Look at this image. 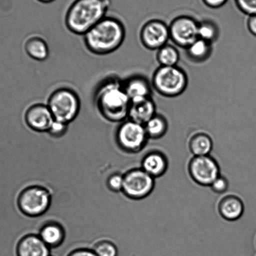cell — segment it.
I'll return each instance as SVG.
<instances>
[{
    "mask_svg": "<svg viewBox=\"0 0 256 256\" xmlns=\"http://www.w3.org/2000/svg\"><path fill=\"white\" fill-rule=\"evenodd\" d=\"M95 101L99 113L106 120L123 122L128 118L131 101L124 90L123 82L116 76H108L99 84Z\"/></svg>",
    "mask_w": 256,
    "mask_h": 256,
    "instance_id": "1",
    "label": "cell"
},
{
    "mask_svg": "<svg viewBox=\"0 0 256 256\" xmlns=\"http://www.w3.org/2000/svg\"><path fill=\"white\" fill-rule=\"evenodd\" d=\"M125 37L126 29L122 22L106 16L84 34V42L92 53L104 56L116 50Z\"/></svg>",
    "mask_w": 256,
    "mask_h": 256,
    "instance_id": "2",
    "label": "cell"
},
{
    "mask_svg": "<svg viewBox=\"0 0 256 256\" xmlns=\"http://www.w3.org/2000/svg\"><path fill=\"white\" fill-rule=\"evenodd\" d=\"M110 6V0H74L66 14V26L72 33L84 36L106 17Z\"/></svg>",
    "mask_w": 256,
    "mask_h": 256,
    "instance_id": "3",
    "label": "cell"
},
{
    "mask_svg": "<svg viewBox=\"0 0 256 256\" xmlns=\"http://www.w3.org/2000/svg\"><path fill=\"white\" fill-rule=\"evenodd\" d=\"M152 84L160 95L176 98L187 88L188 77L186 72L178 66H160L154 72Z\"/></svg>",
    "mask_w": 256,
    "mask_h": 256,
    "instance_id": "4",
    "label": "cell"
},
{
    "mask_svg": "<svg viewBox=\"0 0 256 256\" xmlns=\"http://www.w3.org/2000/svg\"><path fill=\"white\" fill-rule=\"evenodd\" d=\"M48 106L54 120L70 124L76 120L80 110V100L72 89H57L49 96Z\"/></svg>",
    "mask_w": 256,
    "mask_h": 256,
    "instance_id": "5",
    "label": "cell"
},
{
    "mask_svg": "<svg viewBox=\"0 0 256 256\" xmlns=\"http://www.w3.org/2000/svg\"><path fill=\"white\" fill-rule=\"evenodd\" d=\"M116 139L123 150L136 155L144 150L149 138L144 126L128 119L116 128Z\"/></svg>",
    "mask_w": 256,
    "mask_h": 256,
    "instance_id": "6",
    "label": "cell"
},
{
    "mask_svg": "<svg viewBox=\"0 0 256 256\" xmlns=\"http://www.w3.org/2000/svg\"><path fill=\"white\" fill-rule=\"evenodd\" d=\"M56 193L41 186H32L21 193L18 198L19 208L26 215L38 217L50 208L54 195Z\"/></svg>",
    "mask_w": 256,
    "mask_h": 256,
    "instance_id": "7",
    "label": "cell"
},
{
    "mask_svg": "<svg viewBox=\"0 0 256 256\" xmlns=\"http://www.w3.org/2000/svg\"><path fill=\"white\" fill-rule=\"evenodd\" d=\"M155 184V178L136 166L124 174L122 192L132 200H142L153 192Z\"/></svg>",
    "mask_w": 256,
    "mask_h": 256,
    "instance_id": "8",
    "label": "cell"
},
{
    "mask_svg": "<svg viewBox=\"0 0 256 256\" xmlns=\"http://www.w3.org/2000/svg\"><path fill=\"white\" fill-rule=\"evenodd\" d=\"M190 177L198 185L210 186L220 175V166L212 156H194L188 163Z\"/></svg>",
    "mask_w": 256,
    "mask_h": 256,
    "instance_id": "9",
    "label": "cell"
},
{
    "mask_svg": "<svg viewBox=\"0 0 256 256\" xmlns=\"http://www.w3.org/2000/svg\"><path fill=\"white\" fill-rule=\"evenodd\" d=\"M169 27L170 38L177 46L187 48L198 38V23L192 17L180 16L173 20Z\"/></svg>",
    "mask_w": 256,
    "mask_h": 256,
    "instance_id": "10",
    "label": "cell"
},
{
    "mask_svg": "<svg viewBox=\"0 0 256 256\" xmlns=\"http://www.w3.org/2000/svg\"><path fill=\"white\" fill-rule=\"evenodd\" d=\"M169 39V27L160 20H152L142 28L140 40L143 46L148 50H158L168 44Z\"/></svg>",
    "mask_w": 256,
    "mask_h": 256,
    "instance_id": "11",
    "label": "cell"
},
{
    "mask_svg": "<svg viewBox=\"0 0 256 256\" xmlns=\"http://www.w3.org/2000/svg\"><path fill=\"white\" fill-rule=\"evenodd\" d=\"M54 119L48 106L36 104L27 109L24 122L30 130L36 132H48Z\"/></svg>",
    "mask_w": 256,
    "mask_h": 256,
    "instance_id": "12",
    "label": "cell"
},
{
    "mask_svg": "<svg viewBox=\"0 0 256 256\" xmlns=\"http://www.w3.org/2000/svg\"><path fill=\"white\" fill-rule=\"evenodd\" d=\"M168 166L166 154L158 150L148 152L142 158L140 168L154 178L165 174Z\"/></svg>",
    "mask_w": 256,
    "mask_h": 256,
    "instance_id": "13",
    "label": "cell"
},
{
    "mask_svg": "<svg viewBox=\"0 0 256 256\" xmlns=\"http://www.w3.org/2000/svg\"><path fill=\"white\" fill-rule=\"evenodd\" d=\"M156 114V106L150 98L131 102L128 118L129 120L145 126Z\"/></svg>",
    "mask_w": 256,
    "mask_h": 256,
    "instance_id": "14",
    "label": "cell"
},
{
    "mask_svg": "<svg viewBox=\"0 0 256 256\" xmlns=\"http://www.w3.org/2000/svg\"><path fill=\"white\" fill-rule=\"evenodd\" d=\"M124 88L131 102L151 98L150 83L146 77L132 76L123 82Z\"/></svg>",
    "mask_w": 256,
    "mask_h": 256,
    "instance_id": "15",
    "label": "cell"
},
{
    "mask_svg": "<svg viewBox=\"0 0 256 256\" xmlns=\"http://www.w3.org/2000/svg\"><path fill=\"white\" fill-rule=\"evenodd\" d=\"M17 252L18 256H51V248L39 236L29 235L20 242Z\"/></svg>",
    "mask_w": 256,
    "mask_h": 256,
    "instance_id": "16",
    "label": "cell"
},
{
    "mask_svg": "<svg viewBox=\"0 0 256 256\" xmlns=\"http://www.w3.org/2000/svg\"><path fill=\"white\" fill-rule=\"evenodd\" d=\"M220 216L225 220L235 221L242 217L244 206L240 198L235 195H228L221 198L218 204Z\"/></svg>",
    "mask_w": 256,
    "mask_h": 256,
    "instance_id": "17",
    "label": "cell"
},
{
    "mask_svg": "<svg viewBox=\"0 0 256 256\" xmlns=\"http://www.w3.org/2000/svg\"><path fill=\"white\" fill-rule=\"evenodd\" d=\"M66 230L58 223H50L44 226L40 232V238L48 247L56 248L64 242Z\"/></svg>",
    "mask_w": 256,
    "mask_h": 256,
    "instance_id": "18",
    "label": "cell"
},
{
    "mask_svg": "<svg viewBox=\"0 0 256 256\" xmlns=\"http://www.w3.org/2000/svg\"><path fill=\"white\" fill-rule=\"evenodd\" d=\"M188 148L194 156L210 155L213 148L212 139L206 133L195 134L188 141Z\"/></svg>",
    "mask_w": 256,
    "mask_h": 256,
    "instance_id": "19",
    "label": "cell"
},
{
    "mask_svg": "<svg viewBox=\"0 0 256 256\" xmlns=\"http://www.w3.org/2000/svg\"><path fill=\"white\" fill-rule=\"evenodd\" d=\"M26 53L32 59L37 61H44L48 58L49 49L48 44L43 38L38 36L31 37L24 44Z\"/></svg>",
    "mask_w": 256,
    "mask_h": 256,
    "instance_id": "20",
    "label": "cell"
},
{
    "mask_svg": "<svg viewBox=\"0 0 256 256\" xmlns=\"http://www.w3.org/2000/svg\"><path fill=\"white\" fill-rule=\"evenodd\" d=\"M144 126L148 138L156 140L166 135L168 130V122L163 116L156 114Z\"/></svg>",
    "mask_w": 256,
    "mask_h": 256,
    "instance_id": "21",
    "label": "cell"
},
{
    "mask_svg": "<svg viewBox=\"0 0 256 256\" xmlns=\"http://www.w3.org/2000/svg\"><path fill=\"white\" fill-rule=\"evenodd\" d=\"M186 49L191 60L196 62H202L210 58L212 52V44L198 38Z\"/></svg>",
    "mask_w": 256,
    "mask_h": 256,
    "instance_id": "22",
    "label": "cell"
},
{
    "mask_svg": "<svg viewBox=\"0 0 256 256\" xmlns=\"http://www.w3.org/2000/svg\"><path fill=\"white\" fill-rule=\"evenodd\" d=\"M156 58L160 66H177L180 60V56L175 46L166 44L158 50Z\"/></svg>",
    "mask_w": 256,
    "mask_h": 256,
    "instance_id": "23",
    "label": "cell"
},
{
    "mask_svg": "<svg viewBox=\"0 0 256 256\" xmlns=\"http://www.w3.org/2000/svg\"><path fill=\"white\" fill-rule=\"evenodd\" d=\"M220 31L214 22L211 20H204L198 23V38L203 40L208 43L212 44L217 40Z\"/></svg>",
    "mask_w": 256,
    "mask_h": 256,
    "instance_id": "24",
    "label": "cell"
},
{
    "mask_svg": "<svg viewBox=\"0 0 256 256\" xmlns=\"http://www.w3.org/2000/svg\"><path fill=\"white\" fill-rule=\"evenodd\" d=\"M96 256H118V247L110 241L104 240L99 242L94 248Z\"/></svg>",
    "mask_w": 256,
    "mask_h": 256,
    "instance_id": "25",
    "label": "cell"
},
{
    "mask_svg": "<svg viewBox=\"0 0 256 256\" xmlns=\"http://www.w3.org/2000/svg\"><path fill=\"white\" fill-rule=\"evenodd\" d=\"M238 8L248 16H256V0H234Z\"/></svg>",
    "mask_w": 256,
    "mask_h": 256,
    "instance_id": "26",
    "label": "cell"
},
{
    "mask_svg": "<svg viewBox=\"0 0 256 256\" xmlns=\"http://www.w3.org/2000/svg\"><path fill=\"white\" fill-rule=\"evenodd\" d=\"M69 124L60 122L54 120L48 132L50 136L54 138H63L68 133Z\"/></svg>",
    "mask_w": 256,
    "mask_h": 256,
    "instance_id": "27",
    "label": "cell"
},
{
    "mask_svg": "<svg viewBox=\"0 0 256 256\" xmlns=\"http://www.w3.org/2000/svg\"><path fill=\"white\" fill-rule=\"evenodd\" d=\"M228 186H230V184H228V178L220 174L213 181L210 188L214 192L222 194L228 190Z\"/></svg>",
    "mask_w": 256,
    "mask_h": 256,
    "instance_id": "28",
    "label": "cell"
},
{
    "mask_svg": "<svg viewBox=\"0 0 256 256\" xmlns=\"http://www.w3.org/2000/svg\"><path fill=\"white\" fill-rule=\"evenodd\" d=\"M124 176L122 173H116L108 178V186L111 190L116 192H122Z\"/></svg>",
    "mask_w": 256,
    "mask_h": 256,
    "instance_id": "29",
    "label": "cell"
},
{
    "mask_svg": "<svg viewBox=\"0 0 256 256\" xmlns=\"http://www.w3.org/2000/svg\"><path fill=\"white\" fill-rule=\"evenodd\" d=\"M202 2L208 8L217 9L224 6L228 0H202Z\"/></svg>",
    "mask_w": 256,
    "mask_h": 256,
    "instance_id": "30",
    "label": "cell"
},
{
    "mask_svg": "<svg viewBox=\"0 0 256 256\" xmlns=\"http://www.w3.org/2000/svg\"><path fill=\"white\" fill-rule=\"evenodd\" d=\"M247 26L250 34L256 38V16H248Z\"/></svg>",
    "mask_w": 256,
    "mask_h": 256,
    "instance_id": "31",
    "label": "cell"
},
{
    "mask_svg": "<svg viewBox=\"0 0 256 256\" xmlns=\"http://www.w3.org/2000/svg\"><path fill=\"white\" fill-rule=\"evenodd\" d=\"M68 256H96L93 250H78L74 251Z\"/></svg>",
    "mask_w": 256,
    "mask_h": 256,
    "instance_id": "32",
    "label": "cell"
},
{
    "mask_svg": "<svg viewBox=\"0 0 256 256\" xmlns=\"http://www.w3.org/2000/svg\"><path fill=\"white\" fill-rule=\"evenodd\" d=\"M38 2L43 4H50L54 1V0H38Z\"/></svg>",
    "mask_w": 256,
    "mask_h": 256,
    "instance_id": "33",
    "label": "cell"
}]
</instances>
